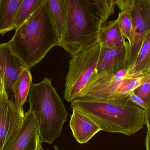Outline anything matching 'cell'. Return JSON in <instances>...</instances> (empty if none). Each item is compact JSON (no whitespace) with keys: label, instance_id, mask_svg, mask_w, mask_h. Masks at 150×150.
Masks as SVG:
<instances>
[{"label":"cell","instance_id":"22","mask_svg":"<svg viewBox=\"0 0 150 150\" xmlns=\"http://www.w3.org/2000/svg\"><path fill=\"white\" fill-rule=\"evenodd\" d=\"M3 86H4V83H3V81H2L1 77L0 76V93L1 92Z\"/></svg>","mask_w":150,"mask_h":150},{"label":"cell","instance_id":"23","mask_svg":"<svg viewBox=\"0 0 150 150\" xmlns=\"http://www.w3.org/2000/svg\"><path fill=\"white\" fill-rule=\"evenodd\" d=\"M37 150H43L42 147V144L40 142V143H39V144H38Z\"/></svg>","mask_w":150,"mask_h":150},{"label":"cell","instance_id":"12","mask_svg":"<svg viewBox=\"0 0 150 150\" xmlns=\"http://www.w3.org/2000/svg\"><path fill=\"white\" fill-rule=\"evenodd\" d=\"M72 110L70 126L74 137L80 144L87 143L102 131L96 123L84 113L74 109Z\"/></svg>","mask_w":150,"mask_h":150},{"label":"cell","instance_id":"2","mask_svg":"<svg viewBox=\"0 0 150 150\" xmlns=\"http://www.w3.org/2000/svg\"><path fill=\"white\" fill-rule=\"evenodd\" d=\"M72 109L84 113L102 130L131 136L143 128L146 111L129 96L115 98L84 96L71 102Z\"/></svg>","mask_w":150,"mask_h":150},{"label":"cell","instance_id":"19","mask_svg":"<svg viewBox=\"0 0 150 150\" xmlns=\"http://www.w3.org/2000/svg\"><path fill=\"white\" fill-rule=\"evenodd\" d=\"M44 0H23L16 20V30L19 28L41 6Z\"/></svg>","mask_w":150,"mask_h":150},{"label":"cell","instance_id":"5","mask_svg":"<svg viewBox=\"0 0 150 150\" xmlns=\"http://www.w3.org/2000/svg\"><path fill=\"white\" fill-rule=\"evenodd\" d=\"M148 76L150 74L131 75L128 73L127 69L113 74L104 72L93 74L78 98L84 96L101 98L129 96L130 93L141 85Z\"/></svg>","mask_w":150,"mask_h":150},{"label":"cell","instance_id":"1","mask_svg":"<svg viewBox=\"0 0 150 150\" xmlns=\"http://www.w3.org/2000/svg\"><path fill=\"white\" fill-rule=\"evenodd\" d=\"M66 31L57 46L72 57L99 42L101 29L115 13V0H65Z\"/></svg>","mask_w":150,"mask_h":150},{"label":"cell","instance_id":"13","mask_svg":"<svg viewBox=\"0 0 150 150\" xmlns=\"http://www.w3.org/2000/svg\"><path fill=\"white\" fill-rule=\"evenodd\" d=\"M99 42L107 48H117L129 45L121 30L118 19L110 21L101 29Z\"/></svg>","mask_w":150,"mask_h":150},{"label":"cell","instance_id":"4","mask_svg":"<svg viewBox=\"0 0 150 150\" xmlns=\"http://www.w3.org/2000/svg\"><path fill=\"white\" fill-rule=\"evenodd\" d=\"M28 96L29 110L37 121L40 142L52 144L61 135L67 121L68 112L63 100L47 78L33 83Z\"/></svg>","mask_w":150,"mask_h":150},{"label":"cell","instance_id":"14","mask_svg":"<svg viewBox=\"0 0 150 150\" xmlns=\"http://www.w3.org/2000/svg\"><path fill=\"white\" fill-rule=\"evenodd\" d=\"M23 0H0V35L16 30L17 13Z\"/></svg>","mask_w":150,"mask_h":150},{"label":"cell","instance_id":"8","mask_svg":"<svg viewBox=\"0 0 150 150\" xmlns=\"http://www.w3.org/2000/svg\"><path fill=\"white\" fill-rule=\"evenodd\" d=\"M37 121L28 110L20 127L13 133L3 150H37L40 143Z\"/></svg>","mask_w":150,"mask_h":150},{"label":"cell","instance_id":"16","mask_svg":"<svg viewBox=\"0 0 150 150\" xmlns=\"http://www.w3.org/2000/svg\"><path fill=\"white\" fill-rule=\"evenodd\" d=\"M127 71L136 76L150 74V35L145 38L134 63Z\"/></svg>","mask_w":150,"mask_h":150},{"label":"cell","instance_id":"21","mask_svg":"<svg viewBox=\"0 0 150 150\" xmlns=\"http://www.w3.org/2000/svg\"><path fill=\"white\" fill-rule=\"evenodd\" d=\"M129 96L131 100H132V101L134 103H135V104H137L139 107H141L142 108L144 109L146 111L147 110L150 109V104L146 103L142 99H141L140 97L136 95L134 93L133 91H132L130 93Z\"/></svg>","mask_w":150,"mask_h":150},{"label":"cell","instance_id":"9","mask_svg":"<svg viewBox=\"0 0 150 150\" xmlns=\"http://www.w3.org/2000/svg\"><path fill=\"white\" fill-rule=\"evenodd\" d=\"M24 116L9 99L4 85L0 93V150H3L8 139L20 127Z\"/></svg>","mask_w":150,"mask_h":150},{"label":"cell","instance_id":"15","mask_svg":"<svg viewBox=\"0 0 150 150\" xmlns=\"http://www.w3.org/2000/svg\"><path fill=\"white\" fill-rule=\"evenodd\" d=\"M32 74L28 68L24 69L15 83L13 89L14 103L21 115H24L23 105L27 101L32 83Z\"/></svg>","mask_w":150,"mask_h":150},{"label":"cell","instance_id":"17","mask_svg":"<svg viewBox=\"0 0 150 150\" xmlns=\"http://www.w3.org/2000/svg\"><path fill=\"white\" fill-rule=\"evenodd\" d=\"M59 42L64 38L66 31L67 14L65 0H47Z\"/></svg>","mask_w":150,"mask_h":150},{"label":"cell","instance_id":"11","mask_svg":"<svg viewBox=\"0 0 150 150\" xmlns=\"http://www.w3.org/2000/svg\"><path fill=\"white\" fill-rule=\"evenodd\" d=\"M100 57L93 74L104 72L113 74L122 69H127L126 62L129 46L107 48L101 45Z\"/></svg>","mask_w":150,"mask_h":150},{"label":"cell","instance_id":"20","mask_svg":"<svg viewBox=\"0 0 150 150\" xmlns=\"http://www.w3.org/2000/svg\"><path fill=\"white\" fill-rule=\"evenodd\" d=\"M150 76H147L143 83L134 89L133 92L144 101L150 104Z\"/></svg>","mask_w":150,"mask_h":150},{"label":"cell","instance_id":"6","mask_svg":"<svg viewBox=\"0 0 150 150\" xmlns=\"http://www.w3.org/2000/svg\"><path fill=\"white\" fill-rule=\"evenodd\" d=\"M100 43L76 54L69 61L64 98L68 102L78 98L96 68L101 51Z\"/></svg>","mask_w":150,"mask_h":150},{"label":"cell","instance_id":"24","mask_svg":"<svg viewBox=\"0 0 150 150\" xmlns=\"http://www.w3.org/2000/svg\"><path fill=\"white\" fill-rule=\"evenodd\" d=\"M54 148H55V150H60L59 149L58 147L57 146H54Z\"/></svg>","mask_w":150,"mask_h":150},{"label":"cell","instance_id":"3","mask_svg":"<svg viewBox=\"0 0 150 150\" xmlns=\"http://www.w3.org/2000/svg\"><path fill=\"white\" fill-rule=\"evenodd\" d=\"M59 42L47 0L19 28L8 42L29 70L41 62Z\"/></svg>","mask_w":150,"mask_h":150},{"label":"cell","instance_id":"18","mask_svg":"<svg viewBox=\"0 0 150 150\" xmlns=\"http://www.w3.org/2000/svg\"><path fill=\"white\" fill-rule=\"evenodd\" d=\"M115 4L120 10L117 18L118 23L129 48L132 42V20L130 10V0H115Z\"/></svg>","mask_w":150,"mask_h":150},{"label":"cell","instance_id":"10","mask_svg":"<svg viewBox=\"0 0 150 150\" xmlns=\"http://www.w3.org/2000/svg\"><path fill=\"white\" fill-rule=\"evenodd\" d=\"M28 68L13 52L8 42L0 44V76L6 92L13 93V88L22 72Z\"/></svg>","mask_w":150,"mask_h":150},{"label":"cell","instance_id":"7","mask_svg":"<svg viewBox=\"0 0 150 150\" xmlns=\"http://www.w3.org/2000/svg\"><path fill=\"white\" fill-rule=\"evenodd\" d=\"M132 42L126 62L128 69L134 63L143 42L150 35V0H130Z\"/></svg>","mask_w":150,"mask_h":150}]
</instances>
